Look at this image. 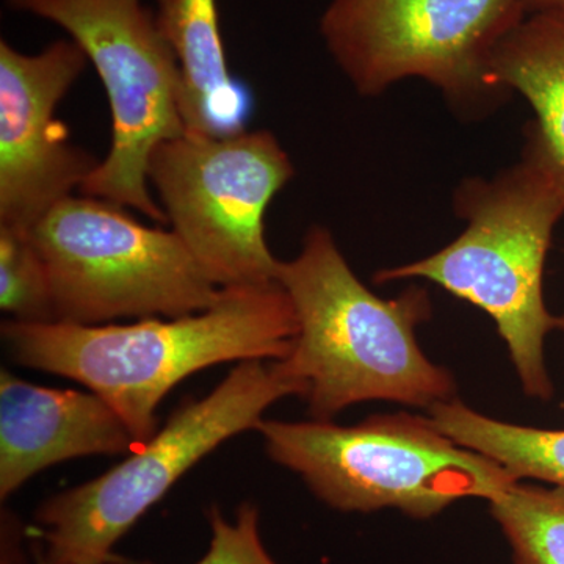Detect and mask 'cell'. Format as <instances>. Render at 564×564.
Listing matches in <instances>:
<instances>
[{
	"instance_id": "19",
	"label": "cell",
	"mask_w": 564,
	"mask_h": 564,
	"mask_svg": "<svg viewBox=\"0 0 564 564\" xmlns=\"http://www.w3.org/2000/svg\"><path fill=\"white\" fill-rule=\"evenodd\" d=\"M39 564H62V563H52L50 560L43 558V556H39ZM74 564H126V560L121 558L118 555H111L109 558L96 560V562H85V563H74Z\"/></svg>"
},
{
	"instance_id": "6",
	"label": "cell",
	"mask_w": 564,
	"mask_h": 564,
	"mask_svg": "<svg viewBox=\"0 0 564 564\" xmlns=\"http://www.w3.org/2000/svg\"><path fill=\"white\" fill-rule=\"evenodd\" d=\"M124 209L70 195L29 231L50 273L54 322L173 318L217 303L221 289L180 236L141 225Z\"/></svg>"
},
{
	"instance_id": "1",
	"label": "cell",
	"mask_w": 564,
	"mask_h": 564,
	"mask_svg": "<svg viewBox=\"0 0 564 564\" xmlns=\"http://www.w3.org/2000/svg\"><path fill=\"white\" fill-rule=\"evenodd\" d=\"M291 299L276 282L221 289L202 313L131 325L2 323L14 362L61 375L101 397L133 440L159 430L158 408L185 378L223 362L284 359L296 336Z\"/></svg>"
},
{
	"instance_id": "5",
	"label": "cell",
	"mask_w": 564,
	"mask_h": 564,
	"mask_svg": "<svg viewBox=\"0 0 564 564\" xmlns=\"http://www.w3.org/2000/svg\"><path fill=\"white\" fill-rule=\"evenodd\" d=\"M304 386L282 359L237 362L217 388L177 408L165 426L109 473L46 500L35 514L52 563L96 562L204 456L237 434L258 429L263 413Z\"/></svg>"
},
{
	"instance_id": "18",
	"label": "cell",
	"mask_w": 564,
	"mask_h": 564,
	"mask_svg": "<svg viewBox=\"0 0 564 564\" xmlns=\"http://www.w3.org/2000/svg\"><path fill=\"white\" fill-rule=\"evenodd\" d=\"M527 14L534 11L564 10V0H524Z\"/></svg>"
},
{
	"instance_id": "16",
	"label": "cell",
	"mask_w": 564,
	"mask_h": 564,
	"mask_svg": "<svg viewBox=\"0 0 564 564\" xmlns=\"http://www.w3.org/2000/svg\"><path fill=\"white\" fill-rule=\"evenodd\" d=\"M0 307L11 321L54 322L46 263L29 232L0 225Z\"/></svg>"
},
{
	"instance_id": "15",
	"label": "cell",
	"mask_w": 564,
	"mask_h": 564,
	"mask_svg": "<svg viewBox=\"0 0 564 564\" xmlns=\"http://www.w3.org/2000/svg\"><path fill=\"white\" fill-rule=\"evenodd\" d=\"M516 564H564V488L514 481L489 500Z\"/></svg>"
},
{
	"instance_id": "13",
	"label": "cell",
	"mask_w": 564,
	"mask_h": 564,
	"mask_svg": "<svg viewBox=\"0 0 564 564\" xmlns=\"http://www.w3.org/2000/svg\"><path fill=\"white\" fill-rule=\"evenodd\" d=\"M489 77L505 95L524 96L538 131L564 161V10L525 14L494 51Z\"/></svg>"
},
{
	"instance_id": "2",
	"label": "cell",
	"mask_w": 564,
	"mask_h": 564,
	"mask_svg": "<svg viewBox=\"0 0 564 564\" xmlns=\"http://www.w3.org/2000/svg\"><path fill=\"white\" fill-rule=\"evenodd\" d=\"M454 206L466 221L454 242L422 261L381 270L375 281L422 278L480 307L507 344L527 395L549 402L554 383L544 340L556 317L545 307L543 276L564 217V161L529 122L521 159L491 180H464Z\"/></svg>"
},
{
	"instance_id": "9",
	"label": "cell",
	"mask_w": 564,
	"mask_h": 564,
	"mask_svg": "<svg viewBox=\"0 0 564 564\" xmlns=\"http://www.w3.org/2000/svg\"><path fill=\"white\" fill-rule=\"evenodd\" d=\"M293 176L269 131L184 132L152 152L148 166L172 231L220 289L276 282L280 261L265 242L263 215Z\"/></svg>"
},
{
	"instance_id": "20",
	"label": "cell",
	"mask_w": 564,
	"mask_h": 564,
	"mask_svg": "<svg viewBox=\"0 0 564 564\" xmlns=\"http://www.w3.org/2000/svg\"><path fill=\"white\" fill-rule=\"evenodd\" d=\"M556 329L564 333V314L556 317Z\"/></svg>"
},
{
	"instance_id": "11",
	"label": "cell",
	"mask_w": 564,
	"mask_h": 564,
	"mask_svg": "<svg viewBox=\"0 0 564 564\" xmlns=\"http://www.w3.org/2000/svg\"><path fill=\"white\" fill-rule=\"evenodd\" d=\"M120 415L90 391L52 389L0 372V497L41 470L73 458L132 454Z\"/></svg>"
},
{
	"instance_id": "12",
	"label": "cell",
	"mask_w": 564,
	"mask_h": 564,
	"mask_svg": "<svg viewBox=\"0 0 564 564\" xmlns=\"http://www.w3.org/2000/svg\"><path fill=\"white\" fill-rule=\"evenodd\" d=\"M155 22L182 77L185 132L232 135L247 131L251 96L228 69L217 0H155Z\"/></svg>"
},
{
	"instance_id": "7",
	"label": "cell",
	"mask_w": 564,
	"mask_h": 564,
	"mask_svg": "<svg viewBox=\"0 0 564 564\" xmlns=\"http://www.w3.org/2000/svg\"><path fill=\"white\" fill-rule=\"evenodd\" d=\"M525 14L524 0H332L321 35L359 95L422 79L474 117L508 98L494 87L489 65Z\"/></svg>"
},
{
	"instance_id": "3",
	"label": "cell",
	"mask_w": 564,
	"mask_h": 564,
	"mask_svg": "<svg viewBox=\"0 0 564 564\" xmlns=\"http://www.w3.org/2000/svg\"><path fill=\"white\" fill-rule=\"evenodd\" d=\"M276 281L299 325L282 362L302 381L314 421H332L345 408L372 400L429 410L454 400V377L430 361L415 339V328L432 315L425 289L380 299L318 225L311 226L295 258L280 261Z\"/></svg>"
},
{
	"instance_id": "4",
	"label": "cell",
	"mask_w": 564,
	"mask_h": 564,
	"mask_svg": "<svg viewBox=\"0 0 564 564\" xmlns=\"http://www.w3.org/2000/svg\"><path fill=\"white\" fill-rule=\"evenodd\" d=\"M256 432L274 463L299 474L322 502L348 513L395 508L426 519L470 497L489 502L516 481L499 463L454 443L421 415H372L351 426L263 419Z\"/></svg>"
},
{
	"instance_id": "14",
	"label": "cell",
	"mask_w": 564,
	"mask_h": 564,
	"mask_svg": "<svg viewBox=\"0 0 564 564\" xmlns=\"http://www.w3.org/2000/svg\"><path fill=\"white\" fill-rule=\"evenodd\" d=\"M429 413L445 436L499 463L516 481L533 478L564 488V430L496 421L455 399L433 404Z\"/></svg>"
},
{
	"instance_id": "10",
	"label": "cell",
	"mask_w": 564,
	"mask_h": 564,
	"mask_svg": "<svg viewBox=\"0 0 564 564\" xmlns=\"http://www.w3.org/2000/svg\"><path fill=\"white\" fill-rule=\"evenodd\" d=\"M87 63L70 39L33 55L0 41V225L31 231L98 169L55 120Z\"/></svg>"
},
{
	"instance_id": "17",
	"label": "cell",
	"mask_w": 564,
	"mask_h": 564,
	"mask_svg": "<svg viewBox=\"0 0 564 564\" xmlns=\"http://www.w3.org/2000/svg\"><path fill=\"white\" fill-rule=\"evenodd\" d=\"M207 519L212 530L209 549L195 564H278L263 547L259 510L254 505L243 503L234 522H229L218 507L207 511ZM126 564L154 563L126 560Z\"/></svg>"
},
{
	"instance_id": "8",
	"label": "cell",
	"mask_w": 564,
	"mask_h": 564,
	"mask_svg": "<svg viewBox=\"0 0 564 564\" xmlns=\"http://www.w3.org/2000/svg\"><path fill=\"white\" fill-rule=\"evenodd\" d=\"M18 13L58 25L95 65L109 98L111 147L80 187L166 225L148 180L152 152L185 132L182 77L154 11L141 0H6Z\"/></svg>"
}]
</instances>
